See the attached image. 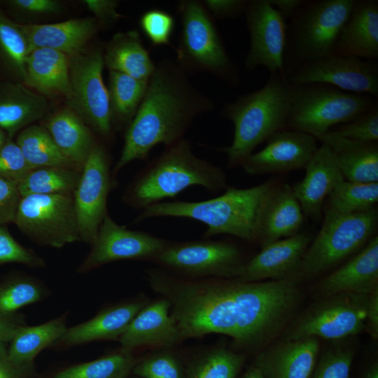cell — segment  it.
I'll use <instances>...</instances> for the list:
<instances>
[{"instance_id":"1","label":"cell","mask_w":378,"mask_h":378,"mask_svg":"<svg viewBox=\"0 0 378 378\" xmlns=\"http://www.w3.org/2000/svg\"><path fill=\"white\" fill-rule=\"evenodd\" d=\"M151 288L167 299L182 341L210 333L230 337L238 348L255 351L284 327L301 290L293 279L256 282L234 279L186 280L149 269Z\"/></svg>"},{"instance_id":"2","label":"cell","mask_w":378,"mask_h":378,"mask_svg":"<svg viewBox=\"0 0 378 378\" xmlns=\"http://www.w3.org/2000/svg\"><path fill=\"white\" fill-rule=\"evenodd\" d=\"M212 99L200 92L176 60L159 62L149 78L143 99L127 128L115 167L116 174L130 162L146 159L153 148L183 139L198 115L214 108Z\"/></svg>"},{"instance_id":"3","label":"cell","mask_w":378,"mask_h":378,"mask_svg":"<svg viewBox=\"0 0 378 378\" xmlns=\"http://www.w3.org/2000/svg\"><path fill=\"white\" fill-rule=\"evenodd\" d=\"M276 183L270 180L247 188L227 186L223 194L202 201L161 202L143 209L135 221L156 217L191 218L206 225L205 238L230 234L258 242L261 213Z\"/></svg>"},{"instance_id":"4","label":"cell","mask_w":378,"mask_h":378,"mask_svg":"<svg viewBox=\"0 0 378 378\" xmlns=\"http://www.w3.org/2000/svg\"><path fill=\"white\" fill-rule=\"evenodd\" d=\"M194 186L219 192L227 187V176L219 167L197 157L183 138L148 162L131 183L125 200L143 210Z\"/></svg>"},{"instance_id":"5","label":"cell","mask_w":378,"mask_h":378,"mask_svg":"<svg viewBox=\"0 0 378 378\" xmlns=\"http://www.w3.org/2000/svg\"><path fill=\"white\" fill-rule=\"evenodd\" d=\"M292 97L286 77L277 72L270 74L260 89L223 105L221 115L234 126L231 144L219 149L226 154L229 167H240L258 146L286 129Z\"/></svg>"},{"instance_id":"6","label":"cell","mask_w":378,"mask_h":378,"mask_svg":"<svg viewBox=\"0 0 378 378\" xmlns=\"http://www.w3.org/2000/svg\"><path fill=\"white\" fill-rule=\"evenodd\" d=\"M356 0H304L286 28L284 74L335 54L340 31Z\"/></svg>"},{"instance_id":"7","label":"cell","mask_w":378,"mask_h":378,"mask_svg":"<svg viewBox=\"0 0 378 378\" xmlns=\"http://www.w3.org/2000/svg\"><path fill=\"white\" fill-rule=\"evenodd\" d=\"M181 32L176 62L188 73H210L232 86L241 83L237 65L226 50L211 15L202 1H181Z\"/></svg>"},{"instance_id":"8","label":"cell","mask_w":378,"mask_h":378,"mask_svg":"<svg viewBox=\"0 0 378 378\" xmlns=\"http://www.w3.org/2000/svg\"><path fill=\"white\" fill-rule=\"evenodd\" d=\"M378 224L375 207L350 215L324 214L321 230L310 242L294 279L319 276L359 251L374 237Z\"/></svg>"},{"instance_id":"9","label":"cell","mask_w":378,"mask_h":378,"mask_svg":"<svg viewBox=\"0 0 378 378\" xmlns=\"http://www.w3.org/2000/svg\"><path fill=\"white\" fill-rule=\"evenodd\" d=\"M292 101L286 129L316 139L335 125L346 123L369 110L377 98L320 83L291 85Z\"/></svg>"},{"instance_id":"10","label":"cell","mask_w":378,"mask_h":378,"mask_svg":"<svg viewBox=\"0 0 378 378\" xmlns=\"http://www.w3.org/2000/svg\"><path fill=\"white\" fill-rule=\"evenodd\" d=\"M14 223L40 245L61 248L80 240L73 194L23 197Z\"/></svg>"},{"instance_id":"11","label":"cell","mask_w":378,"mask_h":378,"mask_svg":"<svg viewBox=\"0 0 378 378\" xmlns=\"http://www.w3.org/2000/svg\"><path fill=\"white\" fill-rule=\"evenodd\" d=\"M368 295L340 293L314 304L290 326L284 338L340 340L365 331Z\"/></svg>"},{"instance_id":"12","label":"cell","mask_w":378,"mask_h":378,"mask_svg":"<svg viewBox=\"0 0 378 378\" xmlns=\"http://www.w3.org/2000/svg\"><path fill=\"white\" fill-rule=\"evenodd\" d=\"M193 277L234 279L246 261L234 244L209 239L169 241L153 261Z\"/></svg>"},{"instance_id":"13","label":"cell","mask_w":378,"mask_h":378,"mask_svg":"<svg viewBox=\"0 0 378 378\" xmlns=\"http://www.w3.org/2000/svg\"><path fill=\"white\" fill-rule=\"evenodd\" d=\"M71 108L100 135L108 138L113 120L108 89L102 71L104 54L100 48L69 57Z\"/></svg>"},{"instance_id":"14","label":"cell","mask_w":378,"mask_h":378,"mask_svg":"<svg viewBox=\"0 0 378 378\" xmlns=\"http://www.w3.org/2000/svg\"><path fill=\"white\" fill-rule=\"evenodd\" d=\"M290 85L320 83L378 97V65L355 57L332 55L304 63L287 77Z\"/></svg>"},{"instance_id":"15","label":"cell","mask_w":378,"mask_h":378,"mask_svg":"<svg viewBox=\"0 0 378 378\" xmlns=\"http://www.w3.org/2000/svg\"><path fill=\"white\" fill-rule=\"evenodd\" d=\"M111 188L108 155L102 146L95 144L81 171L73 193L80 240L92 245L107 214L106 202Z\"/></svg>"},{"instance_id":"16","label":"cell","mask_w":378,"mask_h":378,"mask_svg":"<svg viewBox=\"0 0 378 378\" xmlns=\"http://www.w3.org/2000/svg\"><path fill=\"white\" fill-rule=\"evenodd\" d=\"M169 241L148 232L129 230L118 225L107 214L90 252L78 270L85 272L121 260L153 262Z\"/></svg>"},{"instance_id":"17","label":"cell","mask_w":378,"mask_h":378,"mask_svg":"<svg viewBox=\"0 0 378 378\" xmlns=\"http://www.w3.org/2000/svg\"><path fill=\"white\" fill-rule=\"evenodd\" d=\"M244 14L250 35L246 68L251 71L262 66L270 74L284 75L286 20L267 0L248 1Z\"/></svg>"},{"instance_id":"18","label":"cell","mask_w":378,"mask_h":378,"mask_svg":"<svg viewBox=\"0 0 378 378\" xmlns=\"http://www.w3.org/2000/svg\"><path fill=\"white\" fill-rule=\"evenodd\" d=\"M316 139L297 130L285 129L267 140L260 151L241 163L249 175L281 173L304 168L317 150Z\"/></svg>"},{"instance_id":"19","label":"cell","mask_w":378,"mask_h":378,"mask_svg":"<svg viewBox=\"0 0 378 378\" xmlns=\"http://www.w3.org/2000/svg\"><path fill=\"white\" fill-rule=\"evenodd\" d=\"M310 242L309 235L298 233L266 245L245 262L236 279L246 282L294 279Z\"/></svg>"},{"instance_id":"20","label":"cell","mask_w":378,"mask_h":378,"mask_svg":"<svg viewBox=\"0 0 378 378\" xmlns=\"http://www.w3.org/2000/svg\"><path fill=\"white\" fill-rule=\"evenodd\" d=\"M319 350L317 337L284 339L260 351L253 365L263 378H310Z\"/></svg>"},{"instance_id":"21","label":"cell","mask_w":378,"mask_h":378,"mask_svg":"<svg viewBox=\"0 0 378 378\" xmlns=\"http://www.w3.org/2000/svg\"><path fill=\"white\" fill-rule=\"evenodd\" d=\"M304 169V177L292 189L304 216L317 219L321 216L328 196L345 179L326 144L322 143L317 148Z\"/></svg>"},{"instance_id":"22","label":"cell","mask_w":378,"mask_h":378,"mask_svg":"<svg viewBox=\"0 0 378 378\" xmlns=\"http://www.w3.org/2000/svg\"><path fill=\"white\" fill-rule=\"evenodd\" d=\"M118 341L122 349L131 351L141 346L168 349L183 342L171 314L170 303L164 298L148 302Z\"/></svg>"},{"instance_id":"23","label":"cell","mask_w":378,"mask_h":378,"mask_svg":"<svg viewBox=\"0 0 378 378\" xmlns=\"http://www.w3.org/2000/svg\"><path fill=\"white\" fill-rule=\"evenodd\" d=\"M378 289V237L374 235L348 262L326 275L317 291L322 298L340 293L368 295Z\"/></svg>"},{"instance_id":"24","label":"cell","mask_w":378,"mask_h":378,"mask_svg":"<svg viewBox=\"0 0 378 378\" xmlns=\"http://www.w3.org/2000/svg\"><path fill=\"white\" fill-rule=\"evenodd\" d=\"M335 54L366 60L378 59L377 0H356L339 35Z\"/></svg>"},{"instance_id":"25","label":"cell","mask_w":378,"mask_h":378,"mask_svg":"<svg viewBox=\"0 0 378 378\" xmlns=\"http://www.w3.org/2000/svg\"><path fill=\"white\" fill-rule=\"evenodd\" d=\"M304 214L287 183H276L264 204L259 223L258 240L261 247L298 233Z\"/></svg>"},{"instance_id":"26","label":"cell","mask_w":378,"mask_h":378,"mask_svg":"<svg viewBox=\"0 0 378 378\" xmlns=\"http://www.w3.org/2000/svg\"><path fill=\"white\" fill-rule=\"evenodd\" d=\"M147 302L144 299H135L108 307L91 319L66 328L56 342L73 346L98 340H118Z\"/></svg>"},{"instance_id":"27","label":"cell","mask_w":378,"mask_h":378,"mask_svg":"<svg viewBox=\"0 0 378 378\" xmlns=\"http://www.w3.org/2000/svg\"><path fill=\"white\" fill-rule=\"evenodd\" d=\"M30 52L46 48L58 50L69 57L83 52L86 43L98 30L95 18H74L52 24H20Z\"/></svg>"},{"instance_id":"28","label":"cell","mask_w":378,"mask_h":378,"mask_svg":"<svg viewBox=\"0 0 378 378\" xmlns=\"http://www.w3.org/2000/svg\"><path fill=\"white\" fill-rule=\"evenodd\" d=\"M317 140L331 149L346 181L358 183L378 181V144L340 137L331 131Z\"/></svg>"},{"instance_id":"29","label":"cell","mask_w":378,"mask_h":378,"mask_svg":"<svg viewBox=\"0 0 378 378\" xmlns=\"http://www.w3.org/2000/svg\"><path fill=\"white\" fill-rule=\"evenodd\" d=\"M24 83L44 95L70 92L69 61L65 54L50 48L31 50L25 61Z\"/></svg>"},{"instance_id":"30","label":"cell","mask_w":378,"mask_h":378,"mask_svg":"<svg viewBox=\"0 0 378 378\" xmlns=\"http://www.w3.org/2000/svg\"><path fill=\"white\" fill-rule=\"evenodd\" d=\"M46 99L19 83L0 85V128L8 139L48 111Z\"/></svg>"},{"instance_id":"31","label":"cell","mask_w":378,"mask_h":378,"mask_svg":"<svg viewBox=\"0 0 378 378\" xmlns=\"http://www.w3.org/2000/svg\"><path fill=\"white\" fill-rule=\"evenodd\" d=\"M44 127L62 155L75 167L83 168L95 144L81 117L65 108L50 116Z\"/></svg>"},{"instance_id":"32","label":"cell","mask_w":378,"mask_h":378,"mask_svg":"<svg viewBox=\"0 0 378 378\" xmlns=\"http://www.w3.org/2000/svg\"><path fill=\"white\" fill-rule=\"evenodd\" d=\"M104 62L109 71L142 80H148L156 66L136 30L114 34L106 46Z\"/></svg>"},{"instance_id":"33","label":"cell","mask_w":378,"mask_h":378,"mask_svg":"<svg viewBox=\"0 0 378 378\" xmlns=\"http://www.w3.org/2000/svg\"><path fill=\"white\" fill-rule=\"evenodd\" d=\"M66 328L64 317L34 326L22 325L7 348L10 361L20 370L29 366L36 356L57 342Z\"/></svg>"},{"instance_id":"34","label":"cell","mask_w":378,"mask_h":378,"mask_svg":"<svg viewBox=\"0 0 378 378\" xmlns=\"http://www.w3.org/2000/svg\"><path fill=\"white\" fill-rule=\"evenodd\" d=\"M16 143L34 169L46 167H75L62 155L44 127L32 125L25 127L18 134Z\"/></svg>"},{"instance_id":"35","label":"cell","mask_w":378,"mask_h":378,"mask_svg":"<svg viewBox=\"0 0 378 378\" xmlns=\"http://www.w3.org/2000/svg\"><path fill=\"white\" fill-rule=\"evenodd\" d=\"M148 81L109 71L107 89L113 123L116 120L120 123H127L129 126L145 94Z\"/></svg>"},{"instance_id":"36","label":"cell","mask_w":378,"mask_h":378,"mask_svg":"<svg viewBox=\"0 0 378 378\" xmlns=\"http://www.w3.org/2000/svg\"><path fill=\"white\" fill-rule=\"evenodd\" d=\"M81 172L74 168L46 167L31 170L17 186L21 197L32 195L73 194Z\"/></svg>"},{"instance_id":"37","label":"cell","mask_w":378,"mask_h":378,"mask_svg":"<svg viewBox=\"0 0 378 378\" xmlns=\"http://www.w3.org/2000/svg\"><path fill=\"white\" fill-rule=\"evenodd\" d=\"M378 201V183H358L344 181L328 196L323 212L350 215L374 207Z\"/></svg>"},{"instance_id":"38","label":"cell","mask_w":378,"mask_h":378,"mask_svg":"<svg viewBox=\"0 0 378 378\" xmlns=\"http://www.w3.org/2000/svg\"><path fill=\"white\" fill-rule=\"evenodd\" d=\"M244 362V353L218 345L191 361L186 368V378H236Z\"/></svg>"},{"instance_id":"39","label":"cell","mask_w":378,"mask_h":378,"mask_svg":"<svg viewBox=\"0 0 378 378\" xmlns=\"http://www.w3.org/2000/svg\"><path fill=\"white\" fill-rule=\"evenodd\" d=\"M137 360L131 350L120 351L58 372L54 378H125Z\"/></svg>"},{"instance_id":"40","label":"cell","mask_w":378,"mask_h":378,"mask_svg":"<svg viewBox=\"0 0 378 378\" xmlns=\"http://www.w3.org/2000/svg\"><path fill=\"white\" fill-rule=\"evenodd\" d=\"M29 52V43L20 24L10 20L0 9V57L24 81L25 61Z\"/></svg>"},{"instance_id":"41","label":"cell","mask_w":378,"mask_h":378,"mask_svg":"<svg viewBox=\"0 0 378 378\" xmlns=\"http://www.w3.org/2000/svg\"><path fill=\"white\" fill-rule=\"evenodd\" d=\"M43 289L35 281L13 278L0 284V316H11L20 309L40 301Z\"/></svg>"},{"instance_id":"42","label":"cell","mask_w":378,"mask_h":378,"mask_svg":"<svg viewBox=\"0 0 378 378\" xmlns=\"http://www.w3.org/2000/svg\"><path fill=\"white\" fill-rule=\"evenodd\" d=\"M132 371L141 378H186V368L181 359L167 349H161L136 362Z\"/></svg>"},{"instance_id":"43","label":"cell","mask_w":378,"mask_h":378,"mask_svg":"<svg viewBox=\"0 0 378 378\" xmlns=\"http://www.w3.org/2000/svg\"><path fill=\"white\" fill-rule=\"evenodd\" d=\"M354 354L352 346L334 344L318 360L310 378H349Z\"/></svg>"},{"instance_id":"44","label":"cell","mask_w":378,"mask_h":378,"mask_svg":"<svg viewBox=\"0 0 378 378\" xmlns=\"http://www.w3.org/2000/svg\"><path fill=\"white\" fill-rule=\"evenodd\" d=\"M337 136L361 142L378 140V103L355 119L331 131Z\"/></svg>"},{"instance_id":"45","label":"cell","mask_w":378,"mask_h":378,"mask_svg":"<svg viewBox=\"0 0 378 378\" xmlns=\"http://www.w3.org/2000/svg\"><path fill=\"white\" fill-rule=\"evenodd\" d=\"M139 24L153 46L170 45L175 20L169 13L158 8L150 9L141 16Z\"/></svg>"},{"instance_id":"46","label":"cell","mask_w":378,"mask_h":378,"mask_svg":"<svg viewBox=\"0 0 378 378\" xmlns=\"http://www.w3.org/2000/svg\"><path fill=\"white\" fill-rule=\"evenodd\" d=\"M16 262L30 267H41L45 265L43 258L31 249L24 247L12 237L4 225H0V265Z\"/></svg>"},{"instance_id":"47","label":"cell","mask_w":378,"mask_h":378,"mask_svg":"<svg viewBox=\"0 0 378 378\" xmlns=\"http://www.w3.org/2000/svg\"><path fill=\"white\" fill-rule=\"evenodd\" d=\"M33 169L17 143L8 139L0 149V177L18 185Z\"/></svg>"},{"instance_id":"48","label":"cell","mask_w":378,"mask_h":378,"mask_svg":"<svg viewBox=\"0 0 378 378\" xmlns=\"http://www.w3.org/2000/svg\"><path fill=\"white\" fill-rule=\"evenodd\" d=\"M21 198L17 185L0 177V225L15 223Z\"/></svg>"},{"instance_id":"49","label":"cell","mask_w":378,"mask_h":378,"mask_svg":"<svg viewBox=\"0 0 378 378\" xmlns=\"http://www.w3.org/2000/svg\"><path fill=\"white\" fill-rule=\"evenodd\" d=\"M246 0H204L202 2L209 13L218 19L234 18L244 14Z\"/></svg>"},{"instance_id":"50","label":"cell","mask_w":378,"mask_h":378,"mask_svg":"<svg viewBox=\"0 0 378 378\" xmlns=\"http://www.w3.org/2000/svg\"><path fill=\"white\" fill-rule=\"evenodd\" d=\"M7 4L18 12L26 14L57 13L61 10V4L55 0H10Z\"/></svg>"},{"instance_id":"51","label":"cell","mask_w":378,"mask_h":378,"mask_svg":"<svg viewBox=\"0 0 378 378\" xmlns=\"http://www.w3.org/2000/svg\"><path fill=\"white\" fill-rule=\"evenodd\" d=\"M82 4L94 14L97 22L110 24L122 18L117 10L118 1L114 0H84Z\"/></svg>"},{"instance_id":"52","label":"cell","mask_w":378,"mask_h":378,"mask_svg":"<svg viewBox=\"0 0 378 378\" xmlns=\"http://www.w3.org/2000/svg\"><path fill=\"white\" fill-rule=\"evenodd\" d=\"M372 339L378 338V289L367 296L365 331Z\"/></svg>"},{"instance_id":"53","label":"cell","mask_w":378,"mask_h":378,"mask_svg":"<svg viewBox=\"0 0 378 378\" xmlns=\"http://www.w3.org/2000/svg\"><path fill=\"white\" fill-rule=\"evenodd\" d=\"M21 326L22 324L14 316H0V344H9Z\"/></svg>"},{"instance_id":"54","label":"cell","mask_w":378,"mask_h":378,"mask_svg":"<svg viewBox=\"0 0 378 378\" xmlns=\"http://www.w3.org/2000/svg\"><path fill=\"white\" fill-rule=\"evenodd\" d=\"M20 372L10 361L6 345L0 344V378H20Z\"/></svg>"},{"instance_id":"55","label":"cell","mask_w":378,"mask_h":378,"mask_svg":"<svg viewBox=\"0 0 378 378\" xmlns=\"http://www.w3.org/2000/svg\"><path fill=\"white\" fill-rule=\"evenodd\" d=\"M269 4L274 8L287 20H289L302 4L304 0H267Z\"/></svg>"},{"instance_id":"56","label":"cell","mask_w":378,"mask_h":378,"mask_svg":"<svg viewBox=\"0 0 378 378\" xmlns=\"http://www.w3.org/2000/svg\"><path fill=\"white\" fill-rule=\"evenodd\" d=\"M241 378H263L260 371L253 365H251Z\"/></svg>"},{"instance_id":"57","label":"cell","mask_w":378,"mask_h":378,"mask_svg":"<svg viewBox=\"0 0 378 378\" xmlns=\"http://www.w3.org/2000/svg\"><path fill=\"white\" fill-rule=\"evenodd\" d=\"M364 378H378V365L373 363L366 371Z\"/></svg>"},{"instance_id":"58","label":"cell","mask_w":378,"mask_h":378,"mask_svg":"<svg viewBox=\"0 0 378 378\" xmlns=\"http://www.w3.org/2000/svg\"><path fill=\"white\" fill-rule=\"evenodd\" d=\"M9 139L6 132L0 128V149L5 144L7 140Z\"/></svg>"},{"instance_id":"59","label":"cell","mask_w":378,"mask_h":378,"mask_svg":"<svg viewBox=\"0 0 378 378\" xmlns=\"http://www.w3.org/2000/svg\"><path fill=\"white\" fill-rule=\"evenodd\" d=\"M138 378H141V377H138Z\"/></svg>"}]
</instances>
